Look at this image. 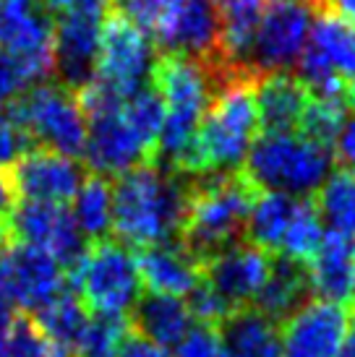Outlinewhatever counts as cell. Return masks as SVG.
Segmentation results:
<instances>
[{
    "label": "cell",
    "instance_id": "obj_1",
    "mask_svg": "<svg viewBox=\"0 0 355 357\" xmlns=\"http://www.w3.org/2000/svg\"><path fill=\"white\" fill-rule=\"evenodd\" d=\"M188 201V175H170L152 162L113 183V235L129 248L178 240Z\"/></svg>",
    "mask_w": 355,
    "mask_h": 357
},
{
    "label": "cell",
    "instance_id": "obj_2",
    "mask_svg": "<svg viewBox=\"0 0 355 357\" xmlns=\"http://www.w3.org/2000/svg\"><path fill=\"white\" fill-rule=\"evenodd\" d=\"M256 196L259 188L243 175V169L188 175L186 217L178 243L198 264L240 243Z\"/></svg>",
    "mask_w": 355,
    "mask_h": 357
},
{
    "label": "cell",
    "instance_id": "obj_3",
    "mask_svg": "<svg viewBox=\"0 0 355 357\" xmlns=\"http://www.w3.org/2000/svg\"><path fill=\"white\" fill-rule=\"evenodd\" d=\"M212 100L198 126V157L204 172L240 169L259 133L256 73L248 68L212 70Z\"/></svg>",
    "mask_w": 355,
    "mask_h": 357
},
{
    "label": "cell",
    "instance_id": "obj_4",
    "mask_svg": "<svg viewBox=\"0 0 355 357\" xmlns=\"http://www.w3.org/2000/svg\"><path fill=\"white\" fill-rule=\"evenodd\" d=\"M240 169L259 190L308 199L332 172V149L296 130L264 133L254 141Z\"/></svg>",
    "mask_w": 355,
    "mask_h": 357
},
{
    "label": "cell",
    "instance_id": "obj_5",
    "mask_svg": "<svg viewBox=\"0 0 355 357\" xmlns=\"http://www.w3.org/2000/svg\"><path fill=\"white\" fill-rule=\"evenodd\" d=\"M6 112L40 149L71 159L84 157L87 118L73 89L55 81L31 84L6 105Z\"/></svg>",
    "mask_w": 355,
    "mask_h": 357
},
{
    "label": "cell",
    "instance_id": "obj_6",
    "mask_svg": "<svg viewBox=\"0 0 355 357\" xmlns=\"http://www.w3.org/2000/svg\"><path fill=\"white\" fill-rule=\"evenodd\" d=\"M66 279L89 307V313L129 316L141 298L136 256L118 240L108 238L89 243L79 264L66 271Z\"/></svg>",
    "mask_w": 355,
    "mask_h": 357
},
{
    "label": "cell",
    "instance_id": "obj_7",
    "mask_svg": "<svg viewBox=\"0 0 355 357\" xmlns=\"http://www.w3.org/2000/svg\"><path fill=\"white\" fill-rule=\"evenodd\" d=\"M0 55L24 89L52 76V21L42 0H0Z\"/></svg>",
    "mask_w": 355,
    "mask_h": 357
},
{
    "label": "cell",
    "instance_id": "obj_8",
    "mask_svg": "<svg viewBox=\"0 0 355 357\" xmlns=\"http://www.w3.org/2000/svg\"><path fill=\"white\" fill-rule=\"evenodd\" d=\"M3 222H6V238L45 250L63 266V271L76 266L89 248L73 214L63 204L13 201L3 214Z\"/></svg>",
    "mask_w": 355,
    "mask_h": 357
},
{
    "label": "cell",
    "instance_id": "obj_9",
    "mask_svg": "<svg viewBox=\"0 0 355 357\" xmlns=\"http://www.w3.org/2000/svg\"><path fill=\"white\" fill-rule=\"evenodd\" d=\"M157 47L149 34L133 26L123 16L108 10L99 37V55L94 79L102 81L118 97L129 100L131 94L152 84V70L157 63Z\"/></svg>",
    "mask_w": 355,
    "mask_h": 357
},
{
    "label": "cell",
    "instance_id": "obj_10",
    "mask_svg": "<svg viewBox=\"0 0 355 357\" xmlns=\"http://www.w3.org/2000/svg\"><path fill=\"white\" fill-rule=\"evenodd\" d=\"M314 16V0H269L248 52V68L261 76L298 66Z\"/></svg>",
    "mask_w": 355,
    "mask_h": 357
},
{
    "label": "cell",
    "instance_id": "obj_11",
    "mask_svg": "<svg viewBox=\"0 0 355 357\" xmlns=\"http://www.w3.org/2000/svg\"><path fill=\"white\" fill-rule=\"evenodd\" d=\"M66 289V271L45 250L6 240L0 245V300L34 313Z\"/></svg>",
    "mask_w": 355,
    "mask_h": 357
},
{
    "label": "cell",
    "instance_id": "obj_12",
    "mask_svg": "<svg viewBox=\"0 0 355 357\" xmlns=\"http://www.w3.org/2000/svg\"><path fill=\"white\" fill-rule=\"evenodd\" d=\"M105 16V6L58 10L52 24V66L63 86L79 91L94 79Z\"/></svg>",
    "mask_w": 355,
    "mask_h": 357
},
{
    "label": "cell",
    "instance_id": "obj_13",
    "mask_svg": "<svg viewBox=\"0 0 355 357\" xmlns=\"http://www.w3.org/2000/svg\"><path fill=\"white\" fill-rule=\"evenodd\" d=\"M84 118H87L84 159L89 172L102 178H120L129 169L152 162V151L138 139V133L123 112V102L87 112Z\"/></svg>",
    "mask_w": 355,
    "mask_h": 357
},
{
    "label": "cell",
    "instance_id": "obj_14",
    "mask_svg": "<svg viewBox=\"0 0 355 357\" xmlns=\"http://www.w3.org/2000/svg\"><path fill=\"white\" fill-rule=\"evenodd\" d=\"M3 172L13 201H48V204L71 201L87 178L79 159L63 157L58 151L40 146L24 151Z\"/></svg>",
    "mask_w": 355,
    "mask_h": 357
},
{
    "label": "cell",
    "instance_id": "obj_15",
    "mask_svg": "<svg viewBox=\"0 0 355 357\" xmlns=\"http://www.w3.org/2000/svg\"><path fill=\"white\" fill-rule=\"evenodd\" d=\"M306 50L298 60V79L308 89H319L329 81H347L355 86V24L316 10Z\"/></svg>",
    "mask_w": 355,
    "mask_h": 357
},
{
    "label": "cell",
    "instance_id": "obj_16",
    "mask_svg": "<svg viewBox=\"0 0 355 357\" xmlns=\"http://www.w3.org/2000/svg\"><path fill=\"white\" fill-rule=\"evenodd\" d=\"M269 268H272V253H266L248 240H240L236 245L209 256L201 264V277L233 313L254 305L259 289L264 287L269 277Z\"/></svg>",
    "mask_w": 355,
    "mask_h": 357
},
{
    "label": "cell",
    "instance_id": "obj_17",
    "mask_svg": "<svg viewBox=\"0 0 355 357\" xmlns=\"http://www.w3.org/2000/svg\"><path fill=\"white\" fill-rule=\"evenodd\" d=\"M350 331V310L329 300H306L280 324L282 357H337Z\"/></svg>",
    "mask_w": 355,
    "mask_h": 357
},
{
    "label": "cell",
    "instance_id": "obj_18",
    "mask_svg": "<svg viewBox=\"0 0 355 357\" xmlns=\"http://www.w3.org/2000/svg\"><path fill=\"white\" fill-rule=\"evenodd\" d=\"M157 52L219 63V16L215 0H175L154 34Z\"/></svg>",
    "mask_w": 355,
    "mask_h": 357
},
{
    "label": "cell",
    "instance_id": "obj_19",
    "mask_svg": "<svg viewBox=\"0 0 355 357\" xmlns=\"http://www.w3.org/2000/svg\"><path fill=\"white\" fill-rule=\"evenodd\" d=\"M308 284L319 300L337 305H355V238L340 235L335 229L324 238L306 261Z\"/></svg>",
    "mask_w": 355,
    "mask_h": 357
},
{
    "label": "cell",
    "instance_id": "obj_20",
    "mask_svg": "<svg viewBox=\"0 0 355 357\" xmlns=\"http://www.w3.org/2000/svg\"><path fill=\"white\" fill-rule=\"evenodd\" d=\"M136 268L141 287L154 295L186 298L201 282V264L178 240L138 248Z\"/></svg>",
    "mask_w": 355,
    "mask_h": 357
},
{
    "label": "cell",
    "instance_id": "obj_21",
    "mask_svg": "<svg viewBox=\"0 0 355 357\" xmlns=\"http://www.w3.org/2000/svg\"><path fill=\"white\" fill-rule=\"evenodd\" d=\"M256 112L259 128L264 133H298L300 118L306 112V105L311 100V91L303 81L280 70V73H261L256 76Z\"/></svg>",
    "mask_w": 355,
    "mask_h": 357
},
{
    "label": "cell",
    "instance_id": "obj_22",
    "mask_svg": "<svg viewBox=\"0 0 355 357\" xmlns=\"http://www.w3.org/2000/svg\"><path fill=\"white\" fill-rule=\"evenodd\" d=\"M129 324L131 331H136L138 337L168 349L178 347L183 337L194 328V316L183 298L147 292L131 307Z\"/></svg>",
    "mask_w": 355,
    "mask_h": 357
},
{
    "label": "cell",
    "instance_id": "obj_23",
    "mask_svg": "<svg viewBox=\"0 0 355 357\" xmlns=\"http://www.w3.org/2000/svg\"><path fill=\"white\" fill-rule=\"evenodd\" d=\"M308 295H311V284H308L306 264L285 256H272L269 277H266L264 287L259 289L251 307H256L261 316L280 326L290 313H296L298 307L306 303Z\"/></svg>",
    "mask_w": 355,
    "mask_h": 357
},
{
    "label": "cell",
    "instance_id": "obj_24",
    "mask_svg": "<svg viewBox=\"0 0 355 357\" xmlns=\"http://www.w3.org/2000/svg\"><path fill=\"white\" fill-rule=\"evenodd\" d=\"M230 357H282L280 326L256 307H240L217 326Z\"/></svg>",
    "mask_w": 355,
    "mask_h": 357
},
{
    "label": "cell",
    "instance_id": "obj_25",
    "mask_svg": "<svg viewBox=\"0 0 355 357\" xmlns=\"http://www.w3.org/2000/svg\"><path fill=\"white\" fill-rule=\"evenodd\" d=\"M300 204H303L300 196H287V193H275V190L259 193L246 222L248 243L277 256Z\"/></svg>",
    "mask_w": 355,
    "mask_h": 357
},
{
    "label": "cell",
    "instance_id": "obj_26",
    "mask_svg": "<svg viewBox=\"0 0 355 357\" xmlns=\"http://www.w3.org/2000/svg\"><path fill=\"white\" fill-rule=\"evenodd\" d=\"M29 316L60 349H66L71 357H76V347H79L89 321V307L81 303L76 292L63 289Z\"/></svg>",
    "mask_w": 355,
    "mask_h": 357
},
{
    "label": "cell",
    "instance_id": "obj_27",
    "mask_svg": "<svg viewBox=\"0 0 355 357\" xmlns=\"http://www.w3.org/2000/svg\"><path fill=\"white\" fill-rule=\"evenodd\" d=\"M73 219L89 243L113 235V183L110 178L89 172L73 196Z\"/></svg>",
    "mask_w": 355,
    "mask_h": 357
},
{
    "label": "cell",
    "instance_id": "obj_28",
    "mask_svg": "<svg viewBox=\"0 0 355 357\" xmlns=\"http://www.w3.org/2000/svg\"><path fill=\"white\" fill-rule=\"evenodd\" d=\"M316 211L329 227L355 238V169H337L319 188Z\"/></svg>",
    "mask_w": 355,
    "mask_h": 357
},
{
    "label": "cell",
    "instance_id": "obj_29",
    "mask_svg": "<svg viewBox=\"0 0 355 357\" xmlns=\"http://www.w3.org/2000/svg\"><path fill=\"white\" fill-rule=\"evenodd\" d=\"M129 331V316L89 313L84 337L76 347V357H115Z\"/></svg>",
    "mask_w": 355,
    "mask_h": 357
},
{
    "label": "cell",
    "instance_id": "obj_30",
    "mask_svg": "<svg viewBox=\"0 0 355 357\" xmlns=\"http://www.w3.org/2000/svg\"><path fill=\"white\" fill-rule=\"evenodd\" d=\"M0 357H71L42 331L29 313L13 316L8 339Z\"/></svg>",
    "mask_w": 355,
    "mask_h": 357
},
{
    "label": "cell",
    "instance_id": "obj_31",
    "mask_svg": "<svg viewBox=\"0 0 355 357\" xmlns=\"http://www.w3.org/2000/svg\"><path fill=\"white\" fill-rule=\"evenodd\" d=\"M123 112H126L129 123L133 126V130L138 133V139L147 144V149L154 157V146H157L162 118H165V107H162L157 89L152 84H147L144 89L131 94L129 100L123 102Z\"/></svg>",
    "mask_w": 355,
    "mask_h": 357
},
{
    "label": "cell",
    "instance_id": "obj_32",
    "mask_svg": "<svg viewBox=\"0 0 355 357\" xmlns=\"http://www.w3.org/2000/svg\"><path fill=\"white\" fill-rule=\"evenodd\" d=\"M110 3H113L110 6L113 13H118L126 21H131L133 26H138L144 34L154 37L162 26V21L168 19L175 0H110Z\"/></svg>",
    "mask_w": 355,
    "mask_h": 357
},
{
    "label": "cell",
    "instance_id": "obj_33",
    "mask_svg": "<svg viewBox=\"0 0 355 357\" xmlns=\"http://www.w3.org/2000/svg\"><path fill=\"white\" fill-rule=\"evenodd\" d=\"M178 357H230L217 326H204L198 324L191 328L183 342L178 344Z\"/></svg>",
    "mask_w": 355,
    "mask_h": 357
},
{
    "label": "cell",
    "instance_id": "obj_34",
    "mask_svg": "<svg viewBox=\"0 0 355 357\" xmlns=\"http://www.w3.org/2000/svg\"><path fill=\"white\" fill-rule=\"evenodd\" d=\"M29 136L19 128V123L6 109H0V167L6 169L13 165L24 151H29Z\"/></svg>",
    "mask_w": 355,
    "mask_h": 357
},
{
    "label": "cell",
    "instance_id": "obj_35",
    "mask_svg": "<svg viewBox=\"0 0 355 357\" xmlns=\"http://www.w3.org/2000/svg\"><path fill=\"white\" fill-rule=\"evenodd\" d=\"M115 357H173L165 347H159L149 339L138 337L136 331H129Z\"/></svg>",
    "mask_w": 355,
    "mask_h": 357
},
{
    "label": "cell",
    "instance_id": "obj_36",
    "mask_svg": "<svg viewBox=\"0 0 355 357\" xmlns=\"http://www.w3.org/2000/svg\"><path fill=\"white\" fill-rule=\"evenodd\" d=\"M337 157L342 165H347V169H355V109L347 115V120L342 123V128L335 139Z\"/></svg>",
    "mask_w": 355,
    "mask_h": 357
},
{
    "label": "cell",
    "instance_id": "obj_37",
    "mask_svg": "<svg viewBox=\"0 0 355 357\" xmlns=\"http://www.w3.org/2000/svg\"><path fill=\"white\" fill-rule=\"evenodd\" d=\"M19 91H24L19 73L13 70L8 60L0 55V107H6V102H10Z\"/></svg>",
    "mask_w": 355,
    "mask_h": 357
},
{
    "label": "cell",
    "instance_id": "obj_38",
    "mask_svg": "<svg viewBox=\"0 0 355 357\" xmlns=\"http://www.w3.org/2000/svg\"><path fill=\"white\" fill-rule=\"evenodd\" d=\"M316 10H324L337 19L355 24V0H316Z\"/></svg>",
    "mask_w": 355,
    "mask_h": 357
},
{
    "label": "cell",
    "instance_id": "obj_39",
    "mask_svg": "<svg viewBox=\"0 0 355 357\" xmlns=\"http://www.w3.org/2000/svg\"><path fill=\"white\" fill-rule=\"evenodd\" d=\"M42 6L48 10H68L84 6H105V0H42Z\"/></svg>",
    "mask_w": 355,
    "mask_h": 357
},
{
    "label": "cell",
    "instance_id": "obj_40",
    "mask_svg": "<svg viewBox=\"0 0 355 357\" xmlns=\"http://www.w3.org/2000/svg\"><path fill=\"white\" fill-rule=\"evenodd\" d=\"M10 324H13V313H10V305H6L0 300V355H3V347H6V339H8Z\"/></svg>",
    "mask_w": 355,
    "mask_h": 357
},
{
    "label": "cell",
    "instance_id": "obj_41",
    "mask_svg": "<svg viewBox=\"0 0 355 357\" xmlns=\"http://www.w3.org/2000/svg\"><path fill=\"white\" fill-rule=\"evenodd\" d=\"M10 204H13V196H10L8 183H6V172L0 167V214H6Z\"/></svg>",
    "mask_w": 355,
    "mask_h": 357
},
{
    "label": "cell",
    "instance_id": "obj_42",
    "mask_svg": "<svg viewBox=\"0 0 355 357\" xmlns=\"http://www.w3.org/2000/svg\"><path fill=\"white\" fill-rule=\"evenodd\" d=\"M337 357H355V321H353V326H350V331H347L345 344H342V349H340Z\"/></svg>",
    "mask_w": 355,
    "mask_h": 357
},
{
    "label": "cell",
    "instance_id": "obj_43",
    "mask_svg": "<svg viewBox=\"0 0 355 357\" xmlns=\"http://www.w3.org/2000/svg\"><path fill=\"white\" fill-rule=\"evenodd\" d=\"M6 222H3V214H0V245H3V243H6Z\"/></svg>",
    "mask_w": 355,
    "mask_h": 357
},
{
    "label": "cell",
    "instance_id": "obj_44",
    "mask_svg": "<svg viewBox=\"0 0 355 357\" xmlns=\"http://www.w3.org/2000/svg\"><path fill=\"white\" fill-rule=\"evenodd\" d=\"M314 6H316V0H314Z\"/></svg>",
    "mask_w": 355,
    "mask_h": 357
}]
</instances>
